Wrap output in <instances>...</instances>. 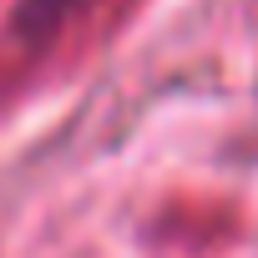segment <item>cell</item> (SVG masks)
<instances>
[{"label":"cell","mask_w":258,"mask_h":258,"mask_svg":"<svg viewBox=\"0 0 258 258\" xmlns=\"http://www.w3.org/2000/svg\"><path fill=\"white\" fill-rule=\"evenodd\" d=\"M86 0H21V11H16V26L26 31V36H46V31H56L71 11H81Z\"/></svg>","instance_id":"obj_1"}]
</instances>
